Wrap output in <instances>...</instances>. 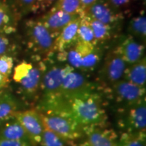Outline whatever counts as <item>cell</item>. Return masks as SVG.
I'll return each mask as SVG.
<instances>
[{
	"label": "cell",
	"mask_w": 146,
	"mask_h": 146,
	"mask_svg": "<svg viewBox=\"0 0 146 146\" xmlns=\"http://www.w3.org/2000/svg\"><path fill=\"white\" fill-rule=\"evenodd\" d=\"M81 18L78 16L66 26L56 38L54 52H60L72 46L77 41V31Z\"/></svg>",
	"instance_id": "obj_15"
},
{
	"label": "cell",
	"mask_w": 146,
	"mask_h": 146,
	"mask_svg": "<svg viewBox=\"0 0 146 146\" xmlns=\"http://www.w3.org/2000/svg\"><path fill=\"white\" fill-rule=\"evenodd\" d=\"M46 67L43 62L34 64L23 61L14 68L13 79L19 84L25 95L33 97L40 90L42 76Z\"/></svg>",
	"instance_id": "obj_2"
},
{
	"label": "cell",
	"mask_w": 146,
	"mask_h": 146,
	"mask_svg": "<svg viewBox=\"0 0 146 146\" xmlns=\"http://www.w3.org/2000/svg\"><path fill=\"white\" fill-rule=\"evenodd\" d=\"M119 114L118 127L124 132H145V99L133 105L121 107Z\"/></svg>",
	"instance_id": "obj_5"
},
{
	"label": "cell",
	"mask_w": 146,
	"mask_h": 146,
	"mask_svg": "<svg viewBox=\"0 0 146 146\" xmlns=\"http://www.w3.org/2000/svg\"><path fill=\"white\" fill-rule=\"evenodd\" d=\"M9 83H10V80L8 76L0 74V90L3 89V88L8 86Z\"/></svg>",
	"instance_id": "obj_33"
},
{
	"label": "cell",
	"mask_w": 146,
	"mask_h": 146,
	"mask_svg": "<svg viewBox=\"0 0 146 146\" xmlns=\"http://www.w3.org/2000/svg\"><path fill=\"white\" fill-rule=\"evenodd\" d=\"M80 20L79 26L77 31V41L87 42L97 45V42L95 39L94 33L89 24V16L84 14L79 15Z\"/></svg>",
	"instance_id": "obj_20"
},
{
	"label": "cell",
	"mask_w": 146,
	"mask_h": 146,
	"mask_svg": "<svg viewBox=\"0 0 146 146\" xmlns=\"http://www.w3.org/2000/svg\"><path fill=\"white\" fill-rule=\"evenodd\" d=\"M144 2H145V0H144Z\"/></svg>",
	"instance_id": "obj_36"
},
{
	"label": "cell",
	"mask_w": 146,
	"mask_h": 146,
	"mask_svg": "<svg viewBox=\"0 0 146 146\" xmlns=\"http://www.w3.org/2000/svg\"><path fill=\"white\" fill-rule=\"evenodd\" d=\"M96 85L87 79L83 72L66 64L62 83L61 94L71 95L96 89Z\"/></svg>",
	"instance_id": "obj_10"
},
{
	"label": "cell",
	"mask_w": 146,
	"mask_h": 146,
	"mask_svg": "<svg viewBox=\"0 0 146 146\" xmlns=\"http://www.w3.org/2000/svg\"><path fill=\"white\" fill-rule=\"evenodd\" d=\"M79 15H72L62 10L52 8L38 19L56 39L62 29Z\"/></svg>",
	"instance_id": "obj_13"
},
{
	"label": "cell",
	"mask_w": 146,
	"mask_h": 146,
	"mask_svg": "<svg viewBox=\"0 0 146 146\" xmlns=\"http://www.w3.org/2000/svg\"><path fill=\"white\" fill-rule=\"evenodd\" d=\"M115 50L119 54L127 64H133L143 58L145 45L137 41L130 35L118 45Z\"/></svg>",
	"instance_id": "obj_14"
},
{
	"label": "cell",
	"mask_w": 146,
	"mask_h": 146,
	"mask_svg": "<svg viewBox=\"0 0 146 146\" xmlns=\"http://www.w3.org/2000/svg\"><path fill=\"white\" fill-rule=\"evenodd\" d=\"M104 89L121 107L129 106L145 99V88L139 87L130 82L122 79Z\"/></svg>",
	"instance_id": "obj_6"
},
{
	"label": "cell",
	"mask_w": 146,
	"mask_h": 146,
	"mask_svg": "<svg viewBox=\"0 0 146 146\" xmlns=\"http://www.w3.org/2000/svg\"><path fill=\"white\" fill-rule=\"evenodd\" d=\"M13 67V58L8 55L0 56V74L9 77L12 72Z\"/></svg>",
	"instance_id": "obj_26"
},
{
	"label": "cell",
	"mask_w": 146,
	"mask_h": 146,
	"mask_svg": "<svg viewBox=\"0 0 146 146\" xmlns=\"http://www.w3.org/2000/svg\"><path fill=\"white\" fill-rule=\"evenodd\" d=\"M98 1V0H81V12L89 8V7L91 6L93 4H94V3L97 2ZM81 12H80V13H81Z\"/></svg>",
	"instance_id": "obj_32"
},
{
	"label": "cell",
	"mask_w": 146,
	"mask_h": 146,
	"mask_svg": "<svg viewBox=\"0 0 146 146\" xmlns=\"http://www.w3.org/2000/svg\"><path fill=\"white\" fill-rule=\"evenodd\" d=\"M29 142L0 139V146H31Z\"/></svg>",
	"instance_id": "obj_30"
},
{
	"label": "cell",
	"mask_w": 146,
	"mask_h": 146,
	"mask_svg": "<svg viewBox=\"0 0 146 146\" xmlns=\"http://www.w3.org/2000/svg\"><path fill=\"white\" fill-rule=\"evenodd\" d=\"M145 132H123L118 139L119 146H146Z\"/></svg>",
	"instance_id": "obj_22"
},
{
	"label": "cell",
	"mask_w": 146,
	"mask_h": 146,
	"mask_svg": "<svg viewBox=\"0 0 146 146\" xmlns=\"http://www.w3.org/2000/svg\"><path fill=\"white\" fill-rule=\"evenodd\" d=\"M72 142L65 139L44 127L39 145L41 146H69L72 145Z\"/></svg>",
	"instance_id": "obj_23"
},
{
	"label": "cell",
	"mask_w": 146,
	"mask_h": 146,
	"mask_svg": "<svg viewBox=\"0 0 146 146\" xmlns=\"http://www.w3.org/2000/svg\"><path fill=\"white\" fill-rule=\"evenodd\" d=\"M5 93V91L3 90V89H1V90H0V99L2 98V96H3V94H4Z\"/></svg>",
	"instance_id": "obj_34"
},
{
	"label": "cell",
	"mask_w": 146,
	"mask_h": 146,
	"mask_svg": "<svg viewBox=\"0 0 146 146\" xmlns=\"http://www.w3.org/2000/svg\"><path fill=\"white\" fill-rule=\"evenodd\" d=\"M39 112L44 127L70 141L83 137V127L74 120L50 112Z\"/></svg>",
	"instance_id": "obj_3"
},
{
	"label": "cell",
	"mask_w": 146,
	"mask_h": 146,
	"mask_svg": "<svg viewBox=\"0 0 146 146\" xmlns=\"http://www.w3.org/2000/svg\"><path fill=\"white\" fill-rule=\"evenodd\" d=\"M129 30L132 36H137L145 41L146 36V17L144 14L133 17L129 25Z\"/></svg>",
	"instance_id": "obj_24"
},
{
	"label": "cell",
	"mask_w": 146,
	"mask_h": 146,
	"mask_svg": "<svg viewBox=\"0 0 146 146\" xmlns=\"http://www.w3.org/2000/svg\"><path fill=\"white\" fill-rule=\"evenodd\" d=\"M16 14L8 5H0V33H12L16 30Z\"/></svg>",
	"instance_id": "obj_19"
},
{
	"label": "cell",
	"mask_w": 146,
	"mask_h": 146,
	"mask_svg": "<svg viewBox=\"0 0 146 146\" xmlns=\"http://www.w3.org/2000/svg\"><path fill=\"white\" fill-rule=\"evenodd\" d=\"M81 14L111 27L116 25L124 18L123 13L114 10L106 1L100 0L86 10L82 11L79 15Z\"/></svg>",
	"instance_id": "obj_11"
},
{
	"label": "cell",
	"mask_w": 146,
	"mask_h": 146,
	"mask_svg": "<svg viewBox=\"0 0 146 146\" xmlns=\"http://www.w3.org/2000/svg\"><path fill=\"white\" fill-rule=\"evenodd\" d=\"M18 103L14 97L5 91L0 99V125L5 121L14 117L17 112Z\"/></svg>",
	"instance_id": "obj_18"
},
{
	"label": "cell",
	"mask_w": 146,
	"mask_h": 146,
	"mask_svg": "<svg viewBox=\"0 0 146 146\" xmlns=\"http://www.w3.org/2000/svg\"><path fill=\"white\" fill-rule=\"evenodd\" d=\"M56 1V0H37L38 5H39V10H41V11H45Z\"/></svg>",
	"instance_id": "obj_31"
},
{
	"label": "cell",
	"mask_w": 146,
	"mask_h": 146,
	"mask_svg": "<svg viewBox=\"0 0 146 146\" xmlns=\"http://www.w3.org/2000/svg\"><path fill=\"white\" fill-rule=\"evenodd\" d=\"M12 50L10 40L5 34L0 33V56L8 55Z\"/></svg>",
	"instance_id": "obj_29"
},
{
	"label": "cell",
	"mask_w": 146,
	"mask_h": 146,
	"mask_svg": "<svg viewBox=\"0 0 146 146\" xmlns=\"http://www.w3.org/2000/svg\"><path fill=\"white\" fill-rule=\"evenodd\" d=\"M89 24L92 29L95 39L97 42H104L108 41L112 38V29L111 26L105 25L101 22L90 18Z\"/></svg>",
	"instance_id": "obj_21"
},
{
	"label": "cell",
	"mask_w": 146,
	"mask_h": 146,
	"mask_svg": "<svg viewBox=\"0 0 146 146\" xmlns=\"http://www.w3.org/2000/svg\"><path fill=\"white\" fill-rule=\"evenodd\" d=\"M14 117L23 126L32 145H39L44 125L39 111L36 109L17 111Z\"/></svg>",
	"instance_id": "obj_9"
},
{
	"label": "cell",
	"mask_w": 146,
	"mask_h": 146,
	"mask_svg": "<svg viewBox=\"0 0 146 146\" xmlns=\"http://www.w3.org/2000/svg\"><path fill=\"white\" fill-rule=\"evenodd\" d=\"M0 139L31 143L23 126L14 117L0 125Z\"/></svg>",
	"instance_id": "obj_16"
},
{
	"label": "cell",
	"mask_w": 146,
	"mask_h": 146,
	"mask_svg": "<svg viewBox=\"0 0 146 146\" xmlns=\"http://www.w3.org/2000/svg\"><path fill=\"white\" fill-rule=\"evenodd\" d=\"M18 6L25 13L36 12L39 10L37 0H16Z\"/></svg>",
	"instance_id": "obj_27"
},
{
	"label": "cell",
	"mask_w": 146,
	"mask_h": 146,
	"mask_svg": "<svg viewBox=\"0 0 146 146\" xmlns=\"http://www.w3.org/2000/svg\"><path fill=\"white\" fill-rule=\"evenodd\" d=\"M52 8L72 15H79L81 12V0H57Z\"/></svg>",
	"instance_id": "obj_25"
},
{
	"label": "cell",
	"mask_w": 146,
	"mask_h": 146,
	"mask_svg": "<svg viewBox=\"0 0 146 146\" xmlns=\"http://www.w3.org/2000/svg\"><path fill=\"white\" fill-rule=\"evenodd\" d=\"M29 48L41 54L54 53L55 39L39 20H29L26 23Z\"/></svg>",
	"instance_id": "obj_4"
},
{
	"label": "cell",
	"mask_w": 146,
	"mask_h": 146,
	"mask_svg": "<svg viewBox=\"0 0 146 146\" xmlns=\"http://www.w3.org/2000/svg\"><path fill=\"white\" fill-rule=\"evenodd\" d=\"M84 141L79 146H119L117 133L103 125L83 127Z\"/></svg>",
	"instance_id": "obj_7"
},
{
	"label": "cell",
	"mask_w": 146,
	"mask_h": 146,
	"mask_svg": "<svg viewBox=\"0 0 146 146\" xmlns=\"http://www.w3.org/2000/svg\"><path fill=\"white\" fill-rule=\"evenodd\" d=\"M36 110L66 116L82 127L105 125L108 118L99 88L71 95L43 96Z\"/></svg>",
	"instance_id": "obj_1"
},
{
	"label": "cell",
	"mask_w": 146,
	"mask_h": 146,
	"mask_svg": "<svg viewBox=\"0 0 146 146\" xmlns=\"http://www.w3.org/2000/svg\"><path fill=\"white\" fill-rule=\"evenodd\" d=\"M66 65H52L46 67L42 76L41 87L43 96H54L61 94L62 83Z\"/></svg>",
	"instance_id": "obj_12"
},
{
	"label": "cell",
	"mask_w": 146,
	"mask_h": 146,
	"mask_svg": "<svg viewBox=\"0 0 146 146\" xmlns=\"http://www.w3.org/2000/svg\"><path fill=\"white\" fill-rule=\"evenodd\" d=\"M123 79L145 88L146 84V61L144 57L137 62L127 66L124 73Z\"/></svg>",
	"instance_id": "obj_17"
},
{
	"label": "cell",
	"mask_w": 146,
	"mask_h": 146,
	"mask_svg": "<svg viewBox=\"0 0 146 146\" xmlns=\"http://www.w3.org/2000/svg\"><path fill=\"white\" fill-rule=\"evenodd\" d=\"M127 67V64L121 56L113 50L108 53L100 72V80L104 85L111 86L116 82L122 80Z\"/></svg>",
	"instance_id": "obj_8"
},
{
	"label": "cell",
	"mask_w": 146,
	"mask_h": 146,
	"mask_svg": "<svg viewBox=\"0 0 146 146\" xmlns=\"http://www.w3.org/2000/svg\"><path fill=\"white\" fill-rule=\"evenodd\" d=\"M2 3H3L1 2V0H0V5H1V4H2Z\"/></svg>",
	"instance_id": "obj_35"
},
{
	"label": "cell",
	"mask_w": 146,
	"mask_h": 146,
	"mask_svg": "<svg viewBox=\"0 0 146 146\" xmlns=\"http://www.w3.org/2000/svg\"><path fill=\"white\" fill-rule=\"evenodd\" d=\"M136 0H106V2L114 10L122 12L120 10L127 8L129 5L133 4V3Z\"/></svg>",
	"instance_id": "obj_28"
}]
</instances>
